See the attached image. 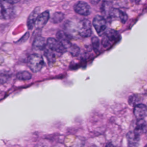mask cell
Here are the masks:
<instances>
[{"label":"cell","mask_w":147,"mask_h":147,"mask_svg":"<svg viewBox=\"0 0 147 147\" xmlns=\"http://www.w3.org/2000/svg\"><path fill=\"white\" fill-rule=\"evenodd\" d=\"M27 63L29 68L33 72L40 71L44 64L42 56L36 53L32 54L28 57Z\"/></svg>","instance_id":"cell-1"},{"label":"cell","mask_w":147,"mask_h":147,"mask_svg":"<svg viewBox=\"0 0 147 147\" xmlns=\"http://www.w3.org/2000/svg\"><path fill=\"white\" fill-rule=\"evenodd\" d=\"M29 33H26L24 36V37H22L18 41V43H20V42H24V41H25V40H24V38H28V37H29Z\"/></svg>","instance_id":"cell-25"},{"label":"cell","mask_w":147,"mask_h":147,"mask_svg":"<svg viewBox=\"0 0 147 147\" xmlns=\"http://www.w3.org/2000/svg\"><path fill=\"white\" fill-rule=\"evenodd\" d=\"M109 18H118L122 23L124 24L127 20V14L123 11L115 8H112L110 10L108 17Z\"/></svg>","instance_id":"cell-9"},{"label":"cell","mask_w":147,"mask_h":147,"mask_svg":"<svg viewBox=\"0 0 147 147\" xmlns=\"http://www.w3.org/2000/svg\"><path fill=\"white\" fill-rule=\"evenodd\" d=\"M3 62V58L2 57V56H0V65H1V64H2Z\"/></svg>","instance_id":"cell-27"},{"label":"cell","mask_w":147,"mask_h":147,"mask_svg":"<svg viewBox=\"0 0 147 147\" xmlns=\"http://www.w3.org/2000/svg\"><path fill=\"white\" fill-rule=\"evenodd\" d=\"M68 49L69 50V52L71 53V55L74 57L78 56L80 53V48H79L78 46L75 44H72V45Z\"/></svg>","instance_id":"cell-21"},{"label":"cell","mask_w":147,"mask_h":147,"mask_svg":"<svg viewBox=\"0 0 147 147\" xmlns=\"http://www.w3.org/2000/svg\"><path fill=\"white\" fill-rule=\"evenodd\" d=\"M111 5H112L111 1H103L101 6L100 9H101L102 13L104 14L105 16H106L107 17L109 16L110 10L112 9Z\"/></svg>","instance_id":"cell-17"},{"label":"cell","mask_w":147,"mask_h":147,"mask_svg":"<svg viewBox=\"0 0 147 147\" xmlns=\"http://www.w3.org/2000/svg\"><path fill=\"white\" fill-rule=\"evenodd\" d=\"M105 147H114V145H113V144L111 142H108L106 145Z\"/></svg>","instance_id":"cell-26"},{"label":"cell","mask_w":147,"mask_h":147,"mask_svg":"<svg viewBox=\"0 0 147 147\" xmlns=\"http://www.w3.org/2000/svg\"><path fill=\"white\" fill-rule=\"evenodd\" d=\"M40 15V7H36L29 14L27 20V26L29 29H32L34 26L35 22Z\"/></svg>","instance_id":"cell-14"},{"label":"cell","mask_w":147,"mask_h":147,"mask_svg":"<svg viewBox=\"0 0 147 147\" xmlns=\"http://www.w3.org/2000/svg\"><path fill=\"white\" fill-rule=\"evenodd\" d=\"M133 113L138 120L143 119L147 115V107L144 104H138L134 106Z\"/></svg>","instance_id":"cell-10"},{"label":"cell","mask_w":147,"mask_h":147,"mask_svg":"<svg viewBox=\"0 0 147 147\" xmlns=\"http://www.w3.org/2000/svg\"><path fill=\"white\" fill-rule=\"evenodd\" d=\"M47 45L48 49L51 50L52 52L63 53L66 51V49L63 47V45L57 40L54 38H48L47 40Z\"/></svg>","instance_id":"cell-6"},{"label":"cell","mask_w":147,"mask_h":147,"mask_svg":"<svg viewBox=\"0 0 147 147\" xmlns=\"http://www.w3.org/2000/svg\"><path fill=\"white\" fill-rule=\"evenodd\" d=\"M75 11L82 16H88L91 13L90 5L84 1H79L74 5Z\"/></svg>","instance_id":"cell-8"},{"label":"cell","mask_w":147,"mask_h":147,"mask_svg":"<svg viewBox=\"0 0 147 147\" xmlns=\"http://www.w3.org/2000/svg\"><path fill=\"white\" fill-rule=\"evenodd\" d=\"M9 78V75L6 72L0 73V83H5Z\"/></svg>","instance_id":"cell-24"},{"label":"cell","mask_w":147,"mask_h":147,"mask_svg":"<svg viewBox=\"0 0 147 147\" xmlns=\"http://www.w3.org/2000/svg\"><path fill=\"white\" fill-rule=\"evenodd\" d=\"M91 42L94 50L96 53H98L100 49V41L99 38L96 36L92 37L91 38Z\"/></svg>","instance_id":"cell-20"},{"label":"cell","mask_w":147,"mask_h":147,"mask_svg":"<svg viewBox=\"0 0 147 147\" xmlns=\"http://www.w3.org/2000/svg\"><path fill=\"white\" fill-rule=\"evenodd\" d=\"M145 147H147V144H146V145L145 146Z\"/></svg>","instance_id":"cell-29"},{"label":"cell","mask_w":147,"mask_h":147,"mask_svg":"<svg viewBox=\"0 0 147 147\" xmlns=\"http://www.w3.org/2000/svg\"><path fill=\"white\" fill-rule=\"evenodd\" d=\"M64 18V14L61 12H56L55 13L51 18L52 22L55 24L59 23L61 22Z\"/></svg>","instance_id":"cell-19"},{"label":"cell","mask_w":147,"mask_h":147,"mask_svg":"<svg viewBox=\"0 0 147 147\" xmlns=\"http://www.w3.org/2000/svg\"><path fill=\"white\" fill-rule=\"evenodd\" d=\"M146 129H147V125L145 121H144V119H139L136 122V127L133 132L136 134L140 136L142 134L146 132Z\"/></svg>","instance_id":"cell-15"},{"label":"cell","mask_w":147,"mask_h":147,"mask_svg":"<svg viewBox=\"0 0 147 147\" xmlns=\"http://www.w3.org/2000/svg\"><path fill=\"white\" fill-rule=\"evenodd\" d=\"M49 18V13L48 10L42 12L38 16L34 26L37 29H42L47 24Z\"/></svg>","instance_id":"cell-11"},{"label":"cell","mask_w":147,"mask_h":147,"mask_svg":"<svg viewBox=\"0 0 147 147\" xmlns=\"http://www.w3.org/2000/svg\"><path fill=\"white\" fill-rule=\"evenodd\" d=\"M90 147H98L97 146H96L95 145H92V146H91Z\"/></svg>","instance_id":"cell-28"},{"label":"cell","mask_w":147,"mask_h":147,"mask_svg":"<svg viewBox=\"0 0 147 147\" xmlns=\"http://www.w3.org/2000/svg\"><path fill=\"white\" fill-rule=\"evenodd\" d=\"M56 37L57 40L63 45V47L67 49H68L72 45L69 40V37L62 30H59L56 33Z\"/></svg>","instance_id":"cell-13"},{"label":"cell","mask_w":147,"mask_h":147,"mask_svg":"<svg viewBox=\"0 0 147 147\" xmlns=\"http://www.w3.org/2000/svg\"><path fill=\"white\" fill-rule=\"evenodd\" d=\"M17 78L20 80H28L32 78V75L26 71L19 72L16 75Z\"/></svg>","instance_id":"cell-18"},{"label":"cell","mask_w":147,"mask_h":147,"mask_svg":"<svg viewBox=\"0 0 147 147\" xmlns=\"http://www.w3.org/2000/svg\"><path fill=\"white\" fill-rule=\"evenodd\" d=\"M78 22L69 20L67 21L64 25V33L69 37H76L78 36V32L77 29Z\"/></svg>","instance_id":"cell-7"},{"label":"cell","mask_w":147,"mask_h":147,"mask_svg":"<svg viewBox=\"0 0 147 147\" xmlns=\"http://www.w3.org/2000/svg\"><path fill=\"white\" fill-rule=\"evenodd\" d=\"M93 26L99 36H103L106 31L107 22L106 19L100 15H96L93 18Z\"/></svg>","instance_id":"cell-4"},{"label":"cell","mask_w":147,"mask_h":147,"mask_svg":"<svg viewBox=\"0 0 147 147\" xmlns=\"http://www.w3.org/2000/svg\"><path fill=\"white\" fill-rule=\"evenodd\" d=\"M128 147H138L140 136L136 134L133 131H130L126 134Z\"/></svg>","instance_id":"cell-12"},{"label":"cell","mask_w":147,"mask_h":147,"mask_svg":"<svg viewBox=\"0 0 147 147\" xmlns=\"http://www.w3.org/2000/svg\"><path fill=\"white\" fill-rule=\"evenodd\" d=\"M77 29L79 36L82 37H90L92 34L91 25L87 19H82L78 22Z\"/></svg>","instance_id":"cell-2"},{"label":"cell","mask_w":147,"mask_h":147,"mask_svg":"<svg viewBox=\"0 0 147 147\" xmlns=\"http://www.w3.org/2000/svg\"><path fill=\"white\" fill-rule=\"evenodd\" d=\"M47 41L45 38L42 36H37L34 40L33 42V47L37 50H42L45 48Z\"/></svg>","instance_id":"cell-16"},{"label":"cell","mask_w":147,"mask_h":147,"mask_svg":"<svg viewBox=\"0 0 147 147\" xmlns=\"http://www.w3.org/2000/svg\"><path fill=\"white\" fill-rule=\"evenodd\" d=\"M118 36L119 35L117 31L113 29L106 30L102 38L101 43L103 47L105 48H108L111 45L114 41H117Z\"/></svg>","instance_id":"cell-5"},{"label":"cell","mask_w":147,"mask_h":147,"mask_svg":"<svg viewBox=\"0 0 147 147\" xmlns=\"http://www.w3.org/2000/svg\"><path fill=\"white\" fill-rule=\"evenodd\" d=\"M140 101V99L139 96H138L137 95H133L130 96L128 100V102L130 105H134V106L138 104H140L139 103Z\"/></svg>","instance_id":"cell-23"},{"label":"cell","mask_w":147,"mask_h":147,"mask_svg":"<svg viewBox=\"0 0 147 147\" xmlns=\"http://www.w3.org/2000/svg\"><path fill=\"white\" fill-rule=\"evenodd\" d=\"M14 13L13 5L8 1H0V19H9Z\"/></svg>","instance_id":"cell-3"},{"label":"cell","mask_w":147,"mask_h":147,"mask_svg":"<svg viewBox=\"0 0 147 147\" xmlns=\"http://www.w3.org/2000/svg\"><path fill=\"white\" fill-rule=\"evenodd\" d=\"M45 55L46 56V57L47 58L49 62H53L55 60V55L53 53V52H52L51 50H50L49 49H47L45 51Z\"/></svg>","instance_id":"cell-22"}]
</instances>
